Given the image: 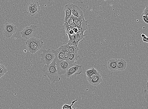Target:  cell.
<instances>
[{
  "mask_svg": "<svg viewBox=\"0 0 148 109\" xmlns=\"http://www.w3.org/2000/svg\"><path fill=\"white\" fill-rule=\"evenodd\" d=\"M42 71L43 75L48 77L53 83L60 80L56 68V60L55 59L49 65H45Z\"/></svg>",
  "mask_w": 148,
  "mask_h": 109,
  "instance_id": "obj_1",
  "label": "cell"
},
{
  "mask_svg": "<svg viewBox=\"0 0 148 109\" xmlns=\"http://www.w3.org/2000/svg\"><path fill=\"white\" fill-rule=\"evenodd\" d=\"M25 43L27 50L32 54L38 51L44 45V43L42 39L35 37L27 40Z\"/></svg>",
  "mask_w": 148,
  "mask_h": 109,
  "instance_id": "obj_2",
  "label": "cell"
},
{
  "mask_svg": "<svg viewBox=\"0 0 148 109\" xmlns=\"http://www.w3.org/2000/svg\"><path fill=\"white\" fill-rule=\"evenodd\" d=\"M38 29L35 25L27 26L20 32L22 37L24 39L27 40L35 37L38 33Z\"/></svg>",
  "mask_w": 148,
  "mask_h": 109,
  "instance_id": "obj_3",
  "label": "cell"
},
{
  "mask_svg": "<svg viewBox=\"0 0 148 109\" xmlns=\"http://www.w3.org/2000/svg\"><path fill=\"white\" fill-rule=\"evenodd\" d=\"M40 63L45 65H49L53 62L55 58L53 53L51 49L42 50V53L40 54Z\"/></svg>",
  "mask_w": 148,
  "mask_h": 109,
  "instance_id": "obj_4",
  "label": "cell"
},
{
  "mask_svg": "<svg viewBox=\"0 0 148 109\" xmlns=\"http://www.w3.org/2000/svg\"><path fill=\"white\" fill-rule=\"evenodd\" d=\"M56 67L58 75L65 74L67 70L75 64L67 60L56 61Z\"/></svg>",
  "mask_w": 148,
  "mask_h": 109,
  "instance_id": "obj_5",
  "label": "cell"
},
{
  "mask_svg": "<svg viewBox=\"0 0 148 109\" xmlns=\"http://www.w3.org/2000/svg\"><path fill=\"white\" fill-rule=\"evenodd\" d=\"M40 6L38 2L36 1L30 2L27 7V12L32 16H35L40 11Z\"/></svg>",
  "mask_w": 148,
  "mask_h": 109,
  "instance_id": "obj_6",
  "label": "cell"
},
{
  "mask_svg": "<svg viewBox=\"0 0 148 109\" xmlns=\"http://www.w3.org/2000/svg\"><path fill=\"white\" fill-rule=\"evenodd\" d=\"M17 30L16 27L12 24L6 23L3 28V34L6 38H9L16 32Z\"/></svg>",
  "mask_w": 148,
  "mask_h": 109,
  "instance_id": "obj_7",
  "label": "cell"
},
{
  "mask_svg": "<svg viewBox=\"0 0 148 109\" xmlns=\"http://www.w3.org/2000/svg\"><path fill=\"white\" fill-rule=\"evenodd\" d=\"M82 66L78 65L77 64L74 65L67 70L65 74V76L70 77L74 75L80 74L83 71Z\"/></svg>",
  "mask_w": 148,
  "mask_h": 109,
  "instance_id": "obj_8",
  "label": "cell"
},
{
  "mask_svg": "<svg viewBox=\"0 0 148 109\" xmlns=\"http://www.w3.org/2000/svg\"><path fill=\"white\" fill-rule=\"evenodd\" d=\"M51 50L54 54L55 56L54 59L56 60V61L60 60H67L66 58H65L64 54L62 51V50L60 47L56 50L51 49Z\"/></svg>",
  "mask_w": 148,
  "mask_h": 109,
  "instance_id": "obj_9",
  "label": "cell"
},
{
  "mask_svg": "<svg viewBox=\"0 0 148 109\" xmlns=\"http://www.w3.org/2000/svg\"><path fill=\"white\" fill-rule=\"evenodd\" d=\"M74 5L68 4L65 5L64 9L65 12L64 22H67L72 15V11Z\"/></svg>",
  "mask_w": 148,
  "mask_h": 109,
  "instance_id": "obj_10",
  "label": "cell"
},
{
  "mask_svg": "<svg viewBox=\"0 0 148 109\" xmlns=\"http://www.w3.org/2000/svg\"><path fill=\"white\" fill-rule=\"evenodd\" d=\"M118 60L116 59L110 60L108 63V69L111 71H115L117 70L116 67Z\"/></svg>",
  "mask_w": 148,
  "mask_h": 109,
  "instance_id": "obj_11",
  "label": "cell"
},
{
  "mask_svg": "<svg viewBox=\"0 0 148 109\" xmlns=\"http://www.w3.org/2000/svg\"><path fill=\"white\" fill-rule=\"evenodd\" d=\"M83 14V12L81 9L78 6L74 5L72 9V14L77 18H79Z\"/></svg>",
  "mask_w": 148,
  "mask_h": 109,
  "instance_id": "obj_12",
  "label": "cell"
},
{
  "mask_svg": "<svg viewBox=\"0 0 148 109\" xmlns=\"http://www.w3.org/2000/svg\"><path fill=\"white\" fill-rule=\"evenodd\" d=\"M102 79L101 75L100 74L92 78L90 81H88L89 83L94 86H97L102 82Z\"/></svg>",
  "mask_w": 148,
  "mask_h": 109,
  "instance_id": "obj_13",
  "label": "cell"
},
{
  "mask_svg": "<svg viewBox=\"0 0 148 109\" xmlns=\"http://www.w3.org/2000/svg\"><path fill=\"white\" fill-rule=\"evenodd\" d=\"M80 58L78 53H70L68 57V61L72 64H76L77 61Z\"/></svg>",
  "mask_w": 148,
  "mask_h": 109,
  "instance_id": "obj_14",
  "label": "cell"
},
{
  "mask_svg": "<svg viewBox=\"0 0 148 109\" xmlns=\"http://www.w3.org/2000/svg\"><path fill=\"white\" fill-rule=\"evenodd\" d=\"M69 53H78L79 49L77 46L66 44L65 45Z\"/></svg>",
  "mask_w": 148,
  "mask_h": 109,
  "instance_id": "obj_15",
  "label": "cell"
},
{
  "mask_svg": "<svg viewBox=\"0 0 148 109\" xmlns=\"http://www.w3.org/2000/svg\"><path fill=\"white\" fill-rule=\"evenodd\" d=\"M127 66L126 62L124 60L119 59L117 65V70L122 71L125 70Z\"/></svg>",
  "mask_w": 148,
  "mask_h": 109,
  "instance_id": "obj_16",
  "label": "cell"
},
{
  "mask_svg": "<svg viewBox=\"0 0 148 109\" xmlns=\"http://www.w3.org/2000/svg\"><path fill=\"white\" fill-rule=\"evenodd\" d=\"M98 71L94 68H92L91 69L88 70L86 71V74L87 77L90 76L93 74L98 73Z\"/></svg>",
  "mask_w": 148,
  "mask_h": 109,
  "instance_id": "obj_17",
  "label": "cell"
},
{
  "mask_svg": "<svg viewBox=\"0 0 148 109\" xmlns=\"http://www.w3.org/2000/svg\"><path fill=\"white\" fill-rule=\"evenodd\" d=\"M8 70L6 69L4 64H0V74L2 77L7 72Z\"/></svg>",
  "mask_w": 148,
  "mask_h": 109,
  "instance_id": "obj_18",
  "label": "cell"
},
{
  "mask_svg": "<svg viewBox=\"0 0 148 109\" xmlns=\"http://www.w3.org/2000/svg\"><path fill=\"white\" fill-rule=\"evenodd\" d=\"M77 101L78 100H77L72 101V104L70 105L66 104H64L62 106V109H72V106L73 105V104L75 103V102H77Z\"/></svg>",
  "mask_w": 148,
  "mask_h": 109,
  "instance_id": "obj_19",
  "label": "cell"
},
{
  "mask_svg": "<svg viewBox=\"0 0 148 109\" xmlns=\"http://www.w3.org/2000/svg\"><path fill=\"white\" fill-rule=\"evenodd\" d=\"M60 47H61L62 50V51L64 54L65 58H66L68 60V57L69 53L68 52L66 48V47H65V45L62 46Z\"/></svg>",
  "mask_w": 148,
  "mask_h": 109,
  "instance_id": "obj_20",
  "label": "cell"
},
{
  "mask_svg": "<svg viewBox=\"0 0 148 109\" xmlns=\"http://www.w3.org/2000/svg\"><path fill=\"white\" fill-rule=\"evenodd\" d=\"M75 17H76L74 16L72 14L70 18H69L68 19L67 22L69 26H70L73 24L74 19Z\"/></svg>",
  "mask_w": 148,
  "mask_h": 109,
  "instance_id": "obj_21",
  "label": "cell"
},
{
  "mask_svg": "<svg viewBox=\"0 0 148 109\" xmlns=\"http://www.w3.org/2000/svg\"><path fill=\"white\" fill-rule=\"evenodd\" d=\"M99 74V72L92 74L90 76L87 77V79L88 81H90L91 79H92V78H93L96 76L98 75Z\"/></svg>",
  "mask_w": 148,
  "mask_h": 109,
  "instance_id": "obj_22",
  "label": "cell"
},
{
  "mask_svg": "<svg viewBox=\"0 0 148 109\" xmlns=\"http://www.w3.org/2000/svg\"><path fill=\"white\" fill-rule=\"evenodd\" d=\"M142 15L146 16L148 18V7L147 6L145 9L143 11Z\"/></svg>",
  "mask_w": 148,
  "mask_h": 109,
  "instance_id": "obj_23",
  "label": "cell"
},
{
  "mask_svg": "<svg viewBox=\"0 0 148 109\" xmlns=\"http://www.w3.org/2000/svg\"><path fill=\"white\" fill-rule=\"evenodd\" d=\"M143 19L144 21L146 23H148V18L145 16L143 15Z\"/></svg>",
  "mask_w": 148,
  "mask_h": 109,
  "instance_id": "obj_24",
  "label": "cell"
},
{
  "mask_svg": "<svg viewBox=\"0 0 148 109\" xmlns=\"http://www.w3.org/2000/svg\"><path fill=\"white\" fill-rule=\"evenodd\" d=\"M143 41L144 42H145L146 43L148 42V38L146 36L143 37Z\"/></svg>",
  "mask_w": 148,
  "mask_h": 109,
  "instance_id": "obj_25",
  "label": "cell"
},
{
  "mask_svg": "<svg viewBox=\"0 0 148 109\" xmlns=\"http://www.w3.org/2000/svg\"><path fill=\"white\" fill-rule=\"evenodd\" d=\"M141 36H142V38H143V37H144L146 36L144 35V34H142V35H141Z\"/></svg>",
  "mask_w": 148,
  "mask_h": 109,
  "instance_id": "obj_26",
  "label": "cell"
},
{
  "mask_svg": "<svg viewBox=\"0 0 148 109\" xmlns=\"http://www.w3.org/2000/svg\"><path fill=\"white\" fill-rule=\"evenodd\" d=\"M1 77H2V76H1V75L0 74V78Z\"/></svg>",
  "mask_w": 148,
  "mask_h": 109,
  "instance_id": "obj_27",
  "label": "cell"
}]
</instances>
